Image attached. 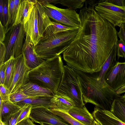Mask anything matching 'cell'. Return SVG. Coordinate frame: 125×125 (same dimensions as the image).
<instances>
[{
    "label": "cell",
    "instance_id": "484cf974",
    "mask_svg": "<svg viewBox=\"0 0 125 125\" xmlns=\"http://www.w3.org/2000/svg\"><path fill=\"white\" fill-rule=\"evenodd\" d=\"M51 29L52 36L53 35L74 30L78 29L64 25L52 21Z\"/></svg>",
    "mask_w": 125,
    "mask_h": 125
},
{
    "label": "cell",
    "instance_id": "277c9868",
    "mask_svg": "<svg viewBox=\"0 0 125 125\" xmlns=\"http://www.w3.org/2000/svg\"><path fill=\"white\" fill-rule=\"evenodd\" d=\"M52 24L42 5L38 2L32 9L28 20L23 25L26 36L30 38L34 46L52 36L51 28Z\"/></svg>",
    "mask_w": 125,
    "mask_h": 125
},
{
    "label": "cell",
    "instance_id": "30bf717a",
    "mask_svg": "<svg viewBox=\"0 0 125 125\" xmlns=\"http://www.w3.org/2000/svg\"><path fill=\"white\" fill-rule=\"evenodd\" d=\"M30 118L32 121L40 124L52 125H71L60 116L52 113L48 108L43 107L32 108Z\"/></svg>",
    "mask_w": 125,
    "mask_h": 125
},
{
    "label": "cell",
    "instance_id": "52a82bcc",
    "mask_svg": "<svg viewBox=\"0 0 125 125\" xmlns=\"http://www.w3.org/2000/svg\"><path fill=\"white\" fill-rule=\"evenodd\" d=\"M42 6L47 16L57 22L67 26L79 28L80 16L75 10L59 8L51 3L44 4Z\"/></svg>",
    "mask_w": 125,
    "mask_h": 125
},
{
    "label": "cell",
    "instance_id": "7402d4cb",
    "mask_svg": "<svg viewBox=\"0 0 125 125\" xmlns=\"http://www.w3.org/2000/svg\"><path fill=\"white\" fill-rule=\"evenodd\" d=\"M21 107L11 101L9 100L3 101L0 106V120H2L7 116L19 111Z\"/></svg>",
    "mask_w": 125,
    "mask_h": 125
},
{
    "label": "cell",
    "instance_id": "cb8c5ba5",
    "mask_svg": "<svg viewBox=\"0 0 125 125\" xmlns=\"http://www.w3.org/2000/svg\"><path fill=\"white\" fill-rule=\"evenodd\" d=\"M48 109L52 113L61 117L71 125H84L70 115L67 112L54 108Z\"/></svg>",
    "mask_w": 125,
    "mask_h": 125
},
{
    "label": "cell",
    "instance_id": "d6a6232c",
    "mask_svg": "<svg viewBox=\"0 0 125 125\" xmlns=\"http://www.w3.org/2000/svg\"><path fill=\"white\" fill-rule=\"evenodd\" d=\"M8 0H3V25L5 27L8 20Z\"/></svg>",
    "mask_w": 125,
    "mask_h": 125
},
{
    "label": "cell",
    "instance_id": "d4e9b609",
    "mask_svg": "<svg viewBox=\"0 0 125 125\" xmlns=\"http://www.w3.org/2000/svg\"><path fill=\"white\" fill-rule=\"evenodd\" d=\"M85 0H56L55 4L60 3L67 7L68 9L75 10L83 6Z\"/></svg>",
    "mask_w": 125,
    "mask_h": 125
},
{
    "label": "cell",
    "instance_id": "3957f363",
    "mask_svg": "<svg viewBox=\"0 0 125 125\" xmlns=\"http://www.w3.org/2000/svg\"><path fill=\"white\" fill-rule=\"evenodd\" d=\"M63 65L60 55L45 60L38 66L30 71L29 81L50 89L55 94L62 80Z\"/></svg>",
    "mask_w": 125,
    "mask_h": 125
},
{
    "label": "cell",
    "instance_id": "bcb514c9",
    "mask_svg": "<svg viewBox=\"0 0 125 125\" xmlns=\"http://www.w3.org/2000/svg\"><path fill=\"white\" fill-rule=\"evenodd\" d=\"M41 125H52L49 124H40Z\"/></svg>",
    "mask_w": 125,
    "mask_h": 125
},
{
    "label": "cell",
    "instance_id": "8992f818",
    "mask_svg": "<svg viewBox=\"0 0 125 125\" xmlns=\"http://www.w3.org/2000/svg\"><path fill=\"white\" fill-rule=\"evenodd\" d=\"M56 93L67 95L74 101L77 107L85 106L76 73L73 69L67 64L63 65L62 80Z\"/></svg>",
    "mask_w": 125,
    "mask_h": 125
},
{
    "label": "cell",
    "instance_id": "ffe728a7",
    "mask_svg": "<svg viewBox=\"0 0 125 125\" xmlns=\"http://www.w3.org/2000/svg\"><path fill=\"white\" fill-rule=\"evenodd\" d=\"M117 55V46L114 45L105 61L103 64L98 74L99 77L104 79L105 75L111 70L117 62L116 60Z\"/></svg>",
    "mask_w": 125,
    "mask_h": 125
},
{
    "label": "cell",
    "instance_id": "f546056e",
    "mask_svg": "<svg viewBox=\"0 0 125 125\" xmlns=\"http://www.w3.org/2000/svg\"><path fill=\"white\" fill-rule=\"evenodd\" d=\"M32 107L31 105L27 104H25L23 106L22 109L18 117L16 124L22 120L29 117Z\"/></svg>",
    "mask_w": 125,
    "mask_h": 125
},
{
    "label": "cell",
    "instance_id": "ee69618b",
    "mask_svg": "<svg viewBox=\"0 0 125 125\" xmlns=\"http://www.w3.org/2000/svg\"><path fill=\"white\" fill-rule=\"evenodd\" d=\"M0 125H6L5 123L1 120H0Z\"/></svg>",
    "mask_w": 125,
    "mask_h": 125
},
{
    "label": "cell",
    "instance_id": "603a6c76",
    "mask_svg": "<svg viewBox=\"0 0 125 125\" xmlns=\"http://www.w3.org/2000/svg\"><path fill=\"white\" fill-rule=\"evenodd\" d=\"M8 61L5 71V78L4 85L9 89L14 77L16 62V58L11 56Z\"/></svg>",
    "mask_w": 125,
    "mask_h": 125
},
{
    "label": "cell",
    "instance_id": "7a4b0ae2",
    "mask_svg": "<svg viewBox=\"0 0 125 125\" xmlns=\"http://www.w3.org/2000/svg\"><path fill=\"white\" fill-rule=\"evenodd\" d=\"M73 68L79 83L85 104L91 103L99 109L110 111L114 100L122 96L113 90L105 79L99 78L98 74Z\"/></svg>",
    "mask_w": 125,
    "mask_h": 125
},
{
    "label": "cell",
    "instance_id": "8d00e7d4",
    "mask_svg": "<svg viewBox=\"0 0 125 125\" xmlns=\"http://www.w3.org/2000/svg\"><path fill=\"white\" fill-rule=\"evenodd\" d=\"M117 35L120 39L123 40L125 43V24L120 27L119 31L117 32Z\"/></svg>",
    "mask_w": 125,
    "mask_h": 125
},
{
    "label": "cell",
    "instance_id": "8fae6325",
    "mask_svg": "<svg viewBox=\"0 0 125 125\" xmlns=\"http://www.w3.org/2000/svg\"><path fill=\"white\" fill-rule=\"evenodd\" d=\"M16 64L13 78L9 88L10 94L21 87L29 82L30 71L25 64L22 54L16 58Z\"/></svg>",
    "mask_w": 125,
    "mask_h": 125
},
{
    "label": "cell",
    "instance_id": "4dcf8cb0",
    "mask_svg": "<svg viewBox=\"0 0 125 125\" xmlns=\"http://www.w3.org/2000/svg\"><path fill=\"white\" fill-rule=\"evenodd\" d=\"M116 44L117 59L121 57L124 58L125 60V43L123 40L120 39L118 40Z\"/></svg>",
    "mask_w": 125,
    "mask_h": 125
},
{
    "label": "cell",
    "instance_id": "e0dca14e",
    "mask_svg": "<svg viewBox=\"0 0 125 125\" xmlns=\"http://www.w3.org/2000/svg\"><path fill=\"white\" fill-rule=\"evenodd\" d=\"M51 102L54 108L67 112L76 106L74 101L68 96L56 93L51 98Z\"/></svg>",
    "mask_w": 125,
    "mask_h": 125
},
{
    "label": "cell",
    "instance_id": "d590c367",
    "mask_svg": "<svg viewBox=\"0 0 125 125\" xmlns=\"http://www.w3.org/2000/svg\"><path fill=\"white\" fill-rule=\"evenodd\" d=\"M21 0H14L12 21V25L14 24L15 21L19 4Z\"/></svg>",
    "mask_w": 125,
    "mask_h": 125
},
{
    "label": "cell",
    "instance_id": "836d02e7",
    "mask_svg": "<svg viewBox=\"0 0 125 125\" xmlns=\"http://www.w3.org/2000/svg\"><path fill=\"white\" fill-rule=\"evenodd\" d=\"M8 62V60L0 66V84H4L5 78V71Z\"/></svg>",
    "mask_w": 125,
    "mask_h": 125
},
{
    "label": "cell",
    "instance_id": "5b68a950",
    "mask_svg": "<svg viewBox=\"0 0 125 125\" xmlns=\"http://www.w3.org/2000/svg\"><path fill=\"white\" fill-rule=\"evenodd\" d=\"M79 30L54 34L40 42L34 46L36 53L44 60L60 55L74 40Z\"/></svg>",
    "mask_w": 125,
    "mask_h": 125
},
{
    "label": "cell",
    "instance_id": "4fadbf2b",
    "mask_svg": "<svg viewBox=\"0 0 125 125\" xmlns=\"http://www.w3.org/2000/svg\"><path fill=\"white\" fill-rule=\"evenodd\" d=\"M22 54L25 64L30 70L38 66L45 60L37 55L34 45L28 37L26 36Z\"/></svg>",
    "mask_w": 125,
    "mask_h": 125
},
{
    "label": "cell",
    "instance_id": "b9f144b4",
    "mask_svg": "<svg viewBox=\"0 0 125 125\" xmlns=\"http://www.w3.org/2000/svg\"><path fill=\"white\" fill-rule=\"evenodd\" d=\"M116 93L120 95L125 92V85L121 88L116 90Z\"/></svg>",
    "mask_w": 125,
    "mask_h": 125
},
{
    "label": "cell",
    "instance_id": "1f68e13d",
    "mask_svg": "<svg viewBox=\"0 0 125 125\" xmlns=\"http://www.w3.org/2000/svg\"><path fill=\"white\" fill-rule=\"evenodd\" d=\"M10 93L9 89L4 85L0 84V97L3 101L9 100Z\"/></svg>",
    "mask_w": 125,
    "mask_h": 125
},
{
    "label": "cell",
    "instance_id": "2e32d148",
    "mask_svg": "<svg viewBox=\"0 0 125 125\" xmlns=\"http://www.w3.org/2000/svg\"><path fill=\"white\" fill-rule=\"evenodd\" d=\"M102 125H125V123L115 116L110 111L95 107L92 114Z\"/></svg>",
    "mask_w": 125,
    "mask_h": 125
},
{
    "label": "cell",
    "instance_id": "f35d334b",
    "mask_svg": "<svg viewBox=\"0 0 125 125\" xmlns=\"http://www.w3.org/2000/svg\"><path fill=\"white\" fill-rule=\"evenodd\" d=\"M30 119L29 117L26 118L20 122L16 125H36Z\"/></svg>",
    "mask_w": 125,
    "mask_h": 125
},
{
    "label": "cell",
    "instance_id": "7bdbcfd3",
    "mask_svg": "<svg viewBox=\"0 0 125 125\" xmlns=\"http://www.w3.org/2000/svg\"><path fill=\"white\" fill-rule=\"evenodd\" d=\"M93 117L94 119V121L93 125H102L97 118L94 117Z\"/></svg>",
    "mask_w": 125,
    "mask_h": 125
},
{
    "label": "cell",
    "instance_id": "5bb4252c",
    "mask_svg": "<svg viewBox=\"0 0 125 125\" xmlns=\"http://www.w3.org/2000/svg\"><path fill=\"white\" fill-rule=\"evenodd\" d=\"M37 0H21L20 3L15 22L12 27L18 24L23 25L28 20L32 9Z\"/></svg>",
    "mask_w": 125,
    "mask_h": 125
},
{
    "label": "cell",
    "instance_id": "ab89813d",
    "mask_svg": "<svg viewBox=\"0 0 125 125\" xmlns=\"http://www.w3.org/2000/svg\"><path fill=\"white\" fill-rule=\"evenodd\" d=\"M106 0L108 2L115 5L120 7L124 6V0Z\"/></svg>",
    "mask_w": 125,
    "mask_h": 125
},
{
    "label": "cell",
    "instance_id": "83f0119b",
    "mask_svg": "<svg viewBox=\"0 0 125 125\" xmlns=\"http://www.w3.org/2000/svg\"><path fill=\"white\" fill-rule=\"evenodd\" d=\"M23 106L19 111L7 116L2 120V121L6 125H16L18 117L22 109Z\"/></svg>",
    "mask_w": 125,
    "mask_h": 125
},
{
    "label": "cell",
    "instance_id": "44dd1931",
    "mask_svg": "<svg viewBox=\"0 0 125 125\" xmlns=\"http://www.w3.org/2000/svg\"><path fill=\"white\" fill-rule=\"evenodd\" d=\"M110 111L115 116L125 123V102L121 97L114 100Z\"/></svg>",
    "mask_w": 125,
    "mask_h": 125
},
{
    "label": "cell",
    "instance_id": "d6986e66",
    "mask_svg": "<svg viewBox=\"0 0 125 125\" xmlns=\"http://www.w3.org/2000/svg\"><path fill=\"white\" fill-rule=\"evenodd\" d=\"M52 97L39 96L27 98L16 104L21 107L25 104H27L31 105L32 108L43 107L49 109L53 108V106L51 102Z\"/></svg>",
    "mask_w": 125,
    "mask_h": 125
},
{
    "label": "cell",
    "instance_id": "f1b7e54d",
    "mask_svg": "<svg viewBox=\"0 0 125 125\" xmlns=\"http://www.w3.org/2000/svg\"><path fill=\"white\" fill-rule=\"evenodd\" d=\"M8 20L7 24L5 27L6 33L11 28L14 4V0H8Z\"/></svg>",
    "mask_w": 125,
    "mask_h": 125
},
{
    "label": "cell",
    "instance_id": "74e56055",
    "mask_svg": "<svg viewBox=\"0 0 125 125\" xmlns=\"http://www.w3.org/2000/svg\"><path fill=\"white\" fill-rule=\"evenodd\" d=\"M6 33L5 28L2 23H0V42H3L6 38Z\"/></svg>",
    "mask_w": 125,
    "mask_h": 125
},
{
    "label": "cell",
    "instance_id": "9a60e30c",
    "mask_svg": "<svg viewBox=\"0 0 125 125\" xmlns=\"http://www.w3.org/2000/svg\"><path fill=\"white\" fill-rule=\"evenodd\" d=\"M21 87L24 93L30 97H52L54 94L50 89L30 81Z\"/></svg>",
    "mask_w": 125,
    "mask_h": 125
},
{
    "label": "cell",
    "instance_id": "e575fe53",
    "mask_svg": "<svg viewBox=\"0 0 125 125\" xmlns=\"http://www.w3.org/2000/svg\"><path fill=\"white\" fill-rule=\"evenodd\" d=\"M6 51V47L5 44L0 42V66L4 62Z\"/></svg>",
    "mask_w": 125,
    "mask_h": 125
},
{
    "label": "cell",
    "instance_id": "9c48e42d",
    "mask_svg": "<svg viewBox=\"0 0 125 125\" xmlns=\"http://www.w3.org/2000/svg\"><path fill=\"white\" fill-rule=\"evenodd\" d=\"M25 34L23 24H20L12 27L5 45L4 62L9 60L11 56L16 58L22 54L23 41Z\"/></svg>",
    "mask_w": 125,
    "mask_h": 125
},
{
    "label": "cell",
    "instance_id": "6da1fadb",
    "mask_svg": "<svg viewBox=\"0 0 125 125\" xmlns=\"http://www.w3.org/2000/svg\"><path fill=\"white\" fill-rule=\"evenodd\" d=\"M94 7L86 5L81 9L78 32L62 53L67 64L91 73L100 71L118 40L115 27L102 17Z\"/></svg>",
    "mask_w": 125,
    "mask_h": 125
},
{
    "label": "cell",
    "instance_id": "60d3db41",
    "mask_svg": "<svg viewBox=\"0 0 125 125\" xmlns=\"http://www.w3.org/2000/svg\"><path fill=\"white\" fill-rule=\"evenodd\" d=\"M3 0H0V21L2 24L3 22Z\"/></svg>",
    "mask_w": 125,
    "mask_h": 125
},
{
    "label": "cell",
    "instance_id": "f6af8a7d",
    "mask_svg": "<svg viewBox=\"0 0 125 125\" xmlns=\"http://www.w3.org/2000/svg\"><path fill=\"white\" fill-rule=\"evenodd\" d=\"M121 97L125 102V93L124 95L122 96Z\"/></svg>",
    "mask_w": 125,
    "mask_h": 125
},
{
    "label": "cell",
    "instance_id": "7c38bea8",
    "mask_svg": "<svg viewBox=\"0 0 125 125\" xmlns=\"http://www.w3.org/2000/svg\"><path fill=\"white\" fill-rule=\"evenodd\" d=\"M105 81L107 84L116 91L125 85V61L117 62L105 75Z\"/></svg>",
    "mask_w": 125,
    "mask_h": 125
},
{
    "label": "cell",
    "instance_id": "ac0fdd59",
    "mask_svg": "<svg viewBox=\"0 0 125 125\" xmlns=\"http://www.w3.org/2000/svg\"><path fill=\"white\" fill-rule=\"evenodd\" d=\"M68 113L84 125H93L94 119L92 115L85 106L82 107L76 106L70 110Z\"/></svg>",
    "mask_w": 125,
    "mask_h": 125
},
{
    "label": "cell",
    "instance_id": "7dc6e473",
    "mask_svg": "<svg viewBox=\"0 0 125 125\" xmlns=\"http://www.w3.org/2000/svg\"><path fill=\"white\" fill-rule=\"evenodd\" d=\"M124 6L125 7V0H124Z\"/></svg>",
    "mask_w": 125,
    "mask_h": 125
},
{
    "label": "cell",
    "instance_id": "4316f807",
    "mask_svg": "<svg viewBox=\"0 0 125 125\" xmlns=\"http://www.w3.org/2000/svg\"><path fill=\"white\" fill-rule=\"evenodd\" d=\"M30 97L26 95L23 93L22 87L10 94L9 95V100L16 104Z\"/></svg>",
    "mask_w": 125,
    "mask_h": 125
},
{
    "label": "cell",
    "instance_id": "ba28073f",
    "mask_svg": "<svg viewBox=\"0 0 125 125\" xmlns=\"http://www.w3.org/2000/svg\"><path fill=\"white\" fill-rule=\"evenodd\" d=\"M94 8L102 17L115 27H120L125 24V7L117 6L103 0L99 1Z\"/></svg>",
    "mask_w": 125,
    "mask_h": 125
}]
</instances>
